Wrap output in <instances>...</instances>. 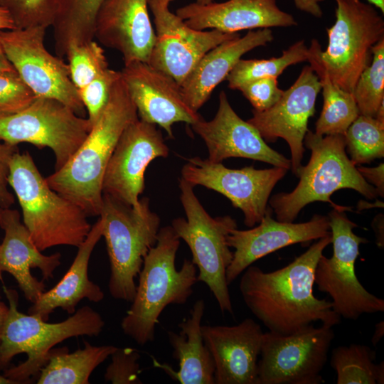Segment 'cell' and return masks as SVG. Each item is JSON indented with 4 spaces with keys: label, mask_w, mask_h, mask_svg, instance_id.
Instances as JSON below:
<instances>
[{
    "label": "cell",
    "mask_w": 384,
    "mask_h": 384,
    "mask_svg": "<svg viewBox=\"0 0 384 384\" xmlns=\"http://www.w3.org/2000/svg\"><path fill=\"white\" fill-rule=\"evenodd\" d=\"M191 126L204 141L211 162L245 158L291 169L290 159L269 146L257 129L237 114L224 91L219 95L215 117L210 121L202 117Z\"/></svg>",
    "instance_id": "cell-20"
},
{
    "label": "cell",
    "mask_w": 384,
    "mask_h": 384,
    "mask_svg": "<svg viewBox=\"0 0 384 384\" xmlns=\"http://www.w3.org/2000/svg\"><path fill=\"white\" fill-rule=\"evenodd\" d=\"M22 210L23 223L40 251L57 245L78 247L92 226L85 212L53 190L28 151L12 156L8 177Z\"/></svg>",
    "instance_id": "cell-5"
},
{
    "label": "cell",
    "mask_w": 384,
    "mask_h": 384,
    "mask_svg": "<svg viewBox=\"0 0 384 384\" xmlns=\"http://www.w3.org/2000/svg\"><path fill=\"white\" fill-rule=\"evenodd\" d=\"M287 171L277 166L229 169L222 163L196 156L187 159L181 173V178L193 187L202 186L228 198L243 213L245 225L252 228L263 218L273 188Z\"/></svg>",
    "instance_id": "cell-14"
},
{
    "label": "cell",
    "mask_w": 384,
    "mask_h": 384,
    "mask_svg": "<svg viewBox=\"0 0 384 384\" xmlns=\"http://www.w3.org/2000/svg\"><path fill=\"white\" fill-rule=\"evenodd\" d=\"M14 28H16V26L10 14L5 9L0 6V31Z\"/></svg>",
    "instance_id": "cell-45"
},
{
    "label": "cell",
    "mask_w": 384,
    "mask_h": 384,
    "mask_svg": "<svg viewBox=\"0 0 384 384\" xmlns=\"http://www.w3.org/2000/svg\"><path fill=\"white\" fill-rule=\"evenodd\" d=\"M304 144L310 149L311 156L308 164L301 168L297 186L291 192L279 193L269 199L277 220L294 222L306 205L315 201L343 208L331 200L334 192L343 188L355 190L368 199L377 198L376 189L348 157L343 134L321 136L308 130Z\"/></svg>",
    "instance_id": "cell-6"
},
{
    "label": "cell",
    "mask_w": 384,
    "mask_h": 384,
    "mask_svg": "<svg viewBox=\"0 0 384 384\" xmlns=\"http://www.w3.org/2000/svg\"><path fill=\"white\" fill-rule=\"evenodd\" d=\"M87 117L53 98L37 97L23 110L0 117V140L13 145L27 142L50 148L60 169L78 149L91 128Z\"/></svg>",
    "instance_id": "cell-11"
},
{
    "label": "cell",
    "mask_w": 384,
    "mask_h": 384,
    "mask_svg": "<svg viewBox=\"0 0 384 384\" xmlns=\"http://www.w3.org/2000/svg\"><path fill=\"white\" fill-rule=\"evenodd\" d=\"M344 137L346 151L356 166L384 157V122L359 114Z\"/></svg>",
    "instance_id": "cell-33"
},
{
    "label": "cell",
    "mask_w": 384,
    "mask_h": 384,
    "mask_svg": "<svg viewBox=\"0 0 384 384\" xmlns=\"http://www.w3.org/2000/svg\"><path fill=\"white\" fill-rule=\"evenodd\" d=\"M193 188L184 179L179 180L180 200L186 218L174 219L171 227L191 250V261L198 271L197 282L207 285L223 314H233L225 272L233 258L227 237L231 230L238 228L237 222L230 215L210 216L196 197Z\"/></svg>",
    "instance_id": "cell-8"
},
{
    "label": "cell",
    "mask_w": 384,
    "mask_h": 384,
    "mask_svg": "<svg viewBox=\"0 0 384 384\" xmlns=\"http://www.w3.org/2000/svg\"><path fill=\"white\" fill-rule=\"evenodd\" d=\"M369 4L373 5L374 6L378 8L381 10L382 13H384V0H367Z\"/></svg>",
    "instance_id": "cell-49"
},
{
    "label": "cell",
    "mask_w": 384,
    "mask_h": 384,
    "mask_svg": "<svg viewBox=\"0 0 384 384\" xmlns=\"http://www.w3.org/2000/svg\"><path fill=\"white\" fill-rule=\"evenodd\" d=\"M0 227L4 231L0 243V280L3 282V272L11 274L25 298L33 303L45 291L43 280L53 278L60 265L61 255L41 253L17 210L0 209Z\"/></svg>",
    "instance_id": "cell-21"
},
{
    "label": "cell",
    "mask_w": 384,
    "mask_h": 384,
    "mask_svg": "<svg viewBox=\"0 0 384 384\" xmlns=\"http://www.w3.org/2000/svg\"><path fill=\"white\" fill-rule=\"evenodd\" d=\"M2 288L9 310L0 341V370L16 384L29 383L38 374L56 344L72 337L97 336L105 326L102 316L89 306L61 322L48 323L38 314L19 311L18 292L4 284Z\"/></svg>",
    "instance_id": "cell-3"
},
{
    "label": "cell",
    "mask_w": 384,
    "mask_h": 384,
    "mask_svg": "<svg viewBox=\"0 0 384 384\" xmlns=\"http://www.w3.org/2000/svg\"><path fill=\"white\" fill-rule=\"evenodd\" d=\"M104 0H48L56 55L63 58L75 45L94 40L97 11Z\"/></svg>",
    "instance_id": "cell-28"
},
{
    "label": "cell",
    "mask_w": 384,
    "mask_h": 384,
    "mask_svg": "<svg viewBox=\"0 0 384 384\" xmlns=\"http://www.w3.org/2000/svg\"><path fill=\"white\" fill-rule=\"evenodd\" d=\"M215 365V384H257V363L264 332L250 318L233 325H202Z\"/></svg>",
    "instance_id": "cell-22"
},
{
    "label": "cell",
    "mask_w": 384,
    "mask_h": 384,
    "mask_svg": "<svg viewBox=\"0 0 384 384\" xmlns=\"http://www.w3.org/2000/svg\"><path fill=\"white\" fill-rule=\"evenodd\" d=\"M321 90L317 75L310 65L305 66L272 107L262 112L253 110L252 117L247 120L266 142H274L278 138L287 142L291 152L290 169L297 177L302 167L309 119L315 113L316 100Z\"/></svg>",
    "instance_id": "cell-17"
},
{
    "label": "cell",
    "mask_w": 384,
    "mask_h": 384,
    "mask_svg": "<svg viewBox=\"0 0 384 384\" xmlns=\"http://www.w3.org/2000/svg\"><path fill=\"white\" fill-rule=\"evenodd\" d=\"M17 145L0 140V209L10 208L14 203V196L8 189L10 161L18 151Z\"/></svg>",
    "instance_id": "cell-41"
},
{
    "label": "cell",
    "mask_w": 384,
    "mask_h": 384,
    "mask_svg": "<svg viewBox=\"0 0 384 384\" xmlns=\"http://www.w3.org/2000/svg\"><path fill=\"white\" fill-rule=\"evenodd\" d=\"M273 39L270 28L250 30L243 37L227 40L208 51L181 85L188 105L198 112L244 54Z\"/></svg>",
    "instance_id": "cell-25"
},
{
    "label": "cell",
    "mask_w": 384,
    "mask_h": 384,
    "mask_svg": "<svg viewBox=\"0 0 384 384\" xmlns=\"http://www.w3.org/2000/svg\"><path fill=\"white\" fill-rule=\"evenodd\" d=\"M324 0H294L296 7L300 11L309 14L316 18L322 16L320 3Z\"/></svg>",
    "instance_id": "cell-43"
},
{
    "label": "cell",
    "mask_w": 384,
    "mask_h": 384,
    "mask_svg": "<svg viewBox=\"0 0 384 384\" xmlns=\"http://www.w3.org/2000/svg\"><path fill=\"white\" fill-rule=\"evenodd\" d=\"M168 1L171 2V1H173V0H168Z\"/></svg>",
    "instance_id": "cell-52"
},
{
    "label": "cell",
    "mask_w": 384,
    "mask_h": 384,
    "mask_svg": "<svg viewBox=\"0 0 384 384\" xmlns=\"http://www.w3.org/2000/svg\"><path fill=\"white\" fill-rule=\"evenodd\" d=\"M213 2V0H196V3L199 4H208Z\"/></svg>",
    "instance_id": "cell-51"
},
{
    "label": "cell",
    "mask_w": 384,
    "mask_h": 384,
    "mask_svg": "<svg viewBox=\"0 0 384 384\" xmlns=\"http://www.w3.org/2000/svg\"><path fill=\"white\" fill-rule=\"evenodd\" d=\"M352 94L360 114L375 117L384 104V39L373 46L370 64L360 75Z\"/></svg>",
    "instance_id": "cell-34"
},
{
    "label": "cell",
    "mask_w": 384,
    "mask_h": 384,
    "mask_svg": "<svg viewBox=\"0 0 384 384\" xmlns=\"http://www.w3.org/2000/svg\"><path fill=\"white\" fill-rule=\"evenodd\" d=\"M307 61L321 82L324 104L316 122L315 134L321 136L343 134L360 114L352 93L337 86L329 78L321 58V47L313 39Z\"/></svg>",
    "instance_id": "cell-29"
},
{
    "label": "cell",
    "mask_w": 384,
    "mask_h": 384,
    "mask_svg": "<svg viewBox=\"0 0 384 384\" xmlns=\"http://www.w3.org/2000/svg\"><path fill=\"white\" fill-rule=\"evenodd\" d=\"M169 4L168 0H148L156 40L147 63L181 85L208 51L240 35L193 29L169 10Z\"/></svg>",
    "instance_id": "cell-15"
},
{
    "label": "cell",
    "mask_w": 384,
    "mask_h": 384,
    "mask_svg": "<svg viewBox=\"0 0 384 384\" xmlns=\"http://www.w3.org/2000/svg\"><path fill=\"white\" fill-rule=\"evenodd\" d=\"M180 239L171 225L160 228L156 242L146 255L130 308L121 321L123 333L138 345L155 338L156 326L169 304H183L197 282V268L185 259L176 267Z\"/></svg>",
    "instance_id": "cell-4"
},
{
    "label": "cell",
    "mask_w": 384,
    "mask_h": 384,
    "mask_svg": "<svg viewBox=\"0 0 384 384\" xmlns=\"http://www.w3.org/2000/svg\"><path fill=\"white\" fill-rule=\"evenodd\" d=\"M309 48L304 41L294 43L281 56L270 59H240L230 72L225 80L228 87L238 90L245 82L266 78H278L289 66L307 61Z\"/></svg>",
    "instance_id": "cell-32"
},
{
    "label": "cell",
    "mask_w": 384,
    "mask_h": 384,
    "mask_svg": "<svg viewBox=\"0 0 384 384\" xmlns=\"http://www.w3.org/2000/svg\"><path fill=\"white\" fill-rule=\"evenodd\" d=\"M13 65L7 58L0 42V71H14Z\"/></svg>",
    "instance_id": "cell-47"
},
{
    "label": "cell",
    "mask_w": 384,
    "mask_h": 384,
    "mask_svg": "<svg viewBox=\"0 0 384 384\" xmlns=\"http://www.w3.org/2000/svg\"><path fill=\"white\" fill-rule=\"evenodd\" d=\"M99 215L110 265L109 292L115 299L132 302L135 279L156 242L160 218L150 209L146 197L139 199L138 206H130L104 193Z\"/></svg>",
    "instance_id": "cell-7"
},
{
    "label": "cell",
    "mask_w": 384,
    "mask_h": 384,
    "mask_svg": "<svg viewBox=\"0 0 384 384\" xmlns=\"http://www.w3.org/2000/svg\"><path fill=\"white\" fill-rule=\"evenodd\" d=\"M120 77L121 71L108 68L87 85L78 90L92 126L105 110L112 89Z\"/></svg>",
    "instance_id": "cell-36"
},
{
    "label": "cell",
    "mask_w": 384,
    "mask_h": 384,
    "mask_svg": "<svg viewBox=\"0 0 384 384\" xmlns=\"http://www.w3.org/2000/svg\"><path fill=\"white\" fill-rule=\"evenodd\" d=\"M336 21L326 29L328 45L320 58L331 80L353 93L370 64L372 49L384 39V21L375 6L361 0H335Z\"/></svg>",
    "instance_id": "cell-10"
},
{
    "label": "cell",
    "mask_w": 384,
    "mask_h": 384,
    "mask_svg": "<svg viewBox=\"0 0 384 384\" xmlns=\"http://www.w3.org/2000/svg\"><path fill=\"white\" fill-rule=\"evenodd\" d=\"M348 207L333 208L329 222L333 244V255H322L315 268L314 284L320 292L332 299L333 309L340 317L356 320L365 314L384 311V300L369 292L359 282L355 263L359 247L368 240L356 235L358 225L346 214Z\"/></svg>",
    "instance_id": "cell-9"
},
{
    "label": "cell",
    "mask_w": 384,
    "mask_h": 384,
    "mask_svg": "<svg viewBox=\"0 0 384 384\" xmlns=\"http://www.w3.org/2000/svg\"><path fill=\"white\" fill-rule=\"evenodd\" d=\"M148 0H104L95 18V38L120 53L124 65L148 63L156 40Z\"/></svg>",
    "instance_id": "cell-23"
},
{
    "label": "cell",
    "mask_w": 384,
    "mask_h": 384,
    "mask_svg": "<svg viewBox=\"0 0 384 384\" xmlns=\"http://www.w3.org/2000/svg\"><path fill=\"white\" fill-rule=\"evenodd\" d=\"M335 337L332 327L309 326L289 335L264 333L257 384H321Z\"/></svg>",
    "instance_id": "cell-12"
},
{
    "label": "cell",
    "mask_w": 384,
    "mask_h": 384,
    "mask_svg": "<svg viewBox=\"0 0 384 384\" xmlns=\"http://www.w3.org/2000/svg\"><path fill=\"white\" fill-rule=\"evenodd\" d=\"M111 362L104 374L112 384H141L139 352L131 348H117L110 356Z\"/></svg>",
    "instance_id": "cell-39"
},
{
    "label": "cell",
    "mask_w": 384,
    "mask_h": 384,
    "mask_svg": "<svg viewBox=\"0 0 384 384\" xmlns=\"http://www.w3.org/2000/svg\"><path fill=\"white\" fill-rule=\"evenodd\" d=\"M331 235L321 238L287 265L272 272L245 270L239 284L242 299L269 331L289 335L312 323L333 327L341 321L331 302L314 294V272Z\"/></svg>",
    "instance_id": "cell-1"
},
{
    "label": "cell",
    "mask_w": 384,
    "mask_h": 384,
    "mask_svg": "<svg viewBox=\"0 0 384 384\" xmlns=\"http://www.w3.org/2000/svg\"><path fill=\"white\" fill-rule=\"evenodd\" d=\"M375 351L366 345L334 348L330 364L336 373V384H383L384 362L375 363Z\"/></svg>",
    "instance_id": "cell-31"
},
{
    "label": "cell",
    "mask_w": 384,
    "mask_h": 384,
    "mask_svg": "<svg viewBox=\"0 0 384 384\" xmlns=\"http://www.w3.org/2000/svg\"><path fill=\"white\" fill-rule=\"evenodd\" d=\"M169 153L156 125L138 118L124 129L115 146L104 174L102 193L126 205L138 206L147 166Z\"/></svg>",
    "instance_id": "cell-16"
},
{
    "label": "cell",
    "mask_w": 384,
    "mask_h": 384,
    "mask_svg": "<svg viewBox=\"0 0 384 384\" xmlns=\"http://www.w3.org/2000/svg\"><path fill=\"white\" fill-rule=\"evenodd\" d=\"M357 169L365 180L371 184L377 191L378 195L384 196V164L381 163L375 167H366L361 165Z\"/></svg>",
    "instance_id": "cell-42"
},
{
    "label": "cell",
    "mask_w": 384,
    "mask_h": 384,
    "mask_svg": "<svg viewBox=\"0 0 384 384\" xmlns=\"http://www.w3.org/2000/svg\"><path fill=\"white\" fill-rule=\"evenodd\" d=\"M0 6L9 11L16 28L50 27L48 0H0Z\"/></svg>",
    "instance_id": "cell-38"
},
{
    "label": "cell",
    "mask_w": 384,
    "mask_h": 384,
    "mask_svg": "<svg viewBox=\"0 0 384 384\" xmlns=\"http://www.w3.org/2000/svg\"><path fill=\"white\" fill-rule=\"evenodd\" d=\"M36 97L16 70L0 71V117L23 110Z\"/></svg>",
    "instance_id": "cell-37"
},
{
    "label": "cell",
    "mask_w": 384,
    "mask_h": 384,
    "mask_svg": "<svg viewBox=\"0 0 384 384\" xmlns=\"http://www.w3.org/2000/svg\"><path fill=\"white\" fill-rule=\"evenodd\" d=\"M9 310V306L5 303L0 301V341L8 316Z\"/></svg>",
    "instance_id": "cell-48"
},
{
    "label": "cell",
    "mask_w": 384,
    "mask_h": 384,
    "mask_svg": "<svg viewBox=\"0 0 384 384\" xmlns=\"http://www.w3.org/2000/svg\"><path fill=\"white\" fill-rule=\"evenodd\" d=\"M176 14L191 28L215 29L225 33L242 30L297 26L292 15L282 11L276 0H228L178 8Z\"/></svg>",
    "instance_id": "cell-24"
},
{
    "label": "cell",
    "mask_w": 384,
    "mask_h": 384,
    "mask_svg": "<svg viewBox=\"0 0 384 384\" xmlns=\"http://www.w3.org/2000/svg\"><path fill=\"white\" fill-rule=\"evenodd\" d=\"M384 336V321L382 320L375 325V330L371 338L373 346H376Z\"/></svg>",
    "instance_id": "cell-46"
},
{
    "label": "cell",
    "mask_w": 384,
    "mask_h": 384,
    "mask_svg": "<svg viewBox=\"0 0 384 384\" xmlns=\"http://www.w3.org/2000/svg\"><path fill=\"white\" fill-rule=\"evenodd\" d=\"M0 384H16L14 381L12 380L6 378L4 375H0Z\"/></svg>",
    "instance_id": "cell-50"
},
{
    "label": "cell",
    "mask_w": 384,
    "mask_h": 384,
    "mask_svg": "<svg viewBox=\"0 0 384 384\" xmlns=\"http://www.w3.org/2000/svg\"><path fill=\"white\" fill-rule=\"evenodd\" d=\"M121 74L139 119L160 126L169 137L174 138V124L191 125L202 118L185 100L181 85L147 63L124 65Z\"/></svg>",
    "instance_id": "cell-19"
},
{
    "label": "cell",
    "mask_w": 384,
    "mask_h": 384,
    "mask_svg": "<svg viewBox=\"0 0 384 384\" xmlns=\"http://www.w3.org/2000/svg\"><path fill=\"white\" fill-rule=\"evenodd\" d=\"M205 309L204 300H196L189 316L178 324V332L167 331L172 356L178 362V370L154 361L156 367L164 369L173 380L181 384H215L214 361L201 331Z\"/></svg>",
    "instance_id": "cell-27"
},
{
    "label": "cell",
    "mask_w": 384,
    "mask_h": 384,
    "mask_svg": "<svg viewBox=\"0 0 384 384\" xmlns=\"http://www.w3.org/2000/svg\"><path fill=\"white\" fill-rule=\"evenodd\" d=\"M47 28L38 26L1 30L0 42L15 70L37 97L55 99L85 117V108L70 79L68 63L45 46Z\"/></svg>",
    "instance_id": "cell-13"
},
{
    "label": "cell",
    "mask_w": 384,
    "mask_h": 384,
    "mask_svg": "<svg viewBox=\"0 0 384 384\" xmlns=\"http://www.w3.org/2000/svg\"><path fill=\"white\" fill-rule=\"evenodd\" d=\"M138 118L121 74L85 140L60 169L46 178L49 186L80 207L87 216L99 215L109 160L122 132Z\"/></svg>",
    "instance_id": "cell-2"
},
{
    "label": "cell",
    "mask_w": 384,
    "mask_h": 384,
    "mask_svg": "<svg viewBox=\"0 0 384 384\" xmlns=\"http://www.w3.org/2000/svg\"><path fill=\"white\" fill-rule=\"evenodd\" d=\"M112 345L93 346L84 341V348L69 353L67 347L52 348L41 368L38 384H89L92 371L117 349Z\"/></svg>",
    "instance_id": "cell-30"
},
{
    "label": "cell",
    "mask_w": 384,
    "mask_h": 384,
    "mask_svg": "<svg viewBox=\"0 0 384 384\" xmlns=\"http://www.w3.org/2000/svg\"><path fill=\"white\" fill-rule=\"evenodd\" d=\"M102 221L100 218L92 226L85 240L78 247V252L69 270L55 287L44 291L32 303L28 310V314H38L47 321L49 315L57 308H61L72 315L82 299L98 303L104 299L102 289L88 277L90 258L102 237Z\"/></svg>",
    "instance_id": "cell-26"
},
{
    "label": "cell",
    "mask_w": 384,
    "mask_h": 384,
    "mask_svg": "<svg viewBox=\"0 0 384 384\" xmlns=\"http://www.w3.org/2000/svg\"><path fill=\"white\" fill-rule=\"evenodd\" d=\"M247 99L254 110L262 112L272 107L284 90L278 87L277 78H262L241 85L238 89Z\"/></svg>",
    "instance_id": "cell-40"
},
{
    "label": "cell",
    "mask_w": 384,
    "mask_h": 384,
    "mask_svg": "<svg viewBox=\"0 0 384 384\" xmlns=\"http://www.w3.org/2000/svg\"><path fill=\"white\" fill-rule=\"evenodd\" d=\"M272 213L268 207L258 225L249 230L235 228L228 235V245L234 249L225 272L228 286L257 260L284 247L297 243L307 245L331 235L328 216L315 214L308 221L296 223L274 220Z\"/></svg>",
    "instance_id": "cell-18"
},
{
    "label": "cell",
    "mask_w": 384,
    "mask_h": 384,
    "mask_svg": "<svg viewBox=\"0 0 384 384\" xmlns=\"http://www.w3.org/2000/svg\"><path fill=\"white\" fill-rule=\"evenodd\" d=\"M65 57L70 79L78 90L109 68L104 50L94 40L71 46Z\"/></svg>",
    "instance_id": "cell-35"
},
{
    "label": "cell",
    "mask_w": 384,
    "mask_h": 384,
    "mask_svg": "<svg viewBox=\"0 0 384 384\" xmlns=\"http://www.w3.org/2000/svg\"><path fill=\"white\" fill-rule=\"evenodd\" d=\"M372 227L375 233L376 245L380 248L384 247V225L383 214L375 217L372 223Z\"/></svg>",
    "instance_id": "cell-44"
}]
</instances>
